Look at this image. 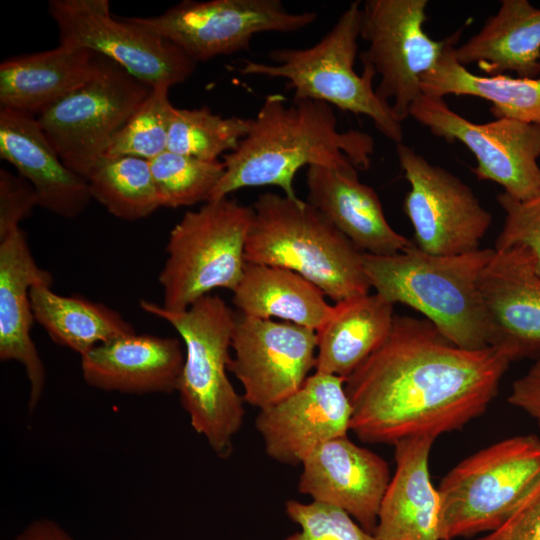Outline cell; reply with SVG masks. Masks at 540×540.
I'll list each match as a JSON object with an SVG mask.
<instances>
[{"mask_svg": "<svg viewBox=\"0 0 540 540\" xmlns=\"http://www.w3.org/2000/svg\"><path fill=\"white\" fill-rule=\"evenodd\" d=\"M511 361L456 346L427 319L395 315L385 341L346 379L351 431L363 442L436 439L482 415Z\"/></svg>", "mask_w": 540, "mask_h": 540, "instance_id": "cell-1", "label": "cell"}, {"mask_svg": "<svg viewBox=\"0 0 540 540\" xmlns=\"http://www.w3.org/2000/svg\"><path fill=\"white\" fill-rule=\"evenodd\" d=\"M374 140L366 132L341 131L333 107L310 99L270 94L252 118L238 147L222 157L225 172L211 199L242 188L278 186L284 195L297 198L294 178L304 166L369 168Z\"/></svg>", "mask_w": 540, "mask_h": 540, "instance_id": "cell-2", "label": "cell"}, {"mask_svg": "<svg viewBox=\"0 0 540 540\" xmlns=\"http://www.w3.org/2000/svg\"><path fill=\"white\" fill-rule=\"evenodd\" d=\"M494 249L438 256L414 244L392 255L363 253L370 286L382 298L407 305L425 316L458 347L470 350L489 346V321L479 278Z\"/></svg>", "mask_w": 540, "mask_h": 540, "instance_id": "cell-3", "label": "cell"}, {"mask_svg": "<svg viewBox=\"0 0 540 540\" xmlns=\"http://www.w3.org/2000/svg\"><path fill=\"white\" fill-rule=\"evenodd\" d=\"M245 244L247 263L298 273L339 302L369 294L361 252L307 201L272 192L258 196Z\"/></svg>", "mask_w": 540, "mask_h": 540, "instance_id": "cell-4", "label": "cell"}, {"mask_svg": "<svg viewBox=\"0 0 540 540\" xmlns=\"http://www.w3.org/2000/svg\"><path fill=\"white\" fill-rule=\"evenodd\" d=\"M139 306L178 332L185 349L177 386L181 406L216 455L230 456L245 415L243 396L227 375L235 310L211 294L180 312L144 299Z\"/></svg>", "mask_w": 540, "mask_h": 540, "instance_id": "cell-5", "label": "cell"}, {"mask_svg": "<svg viewBox=\"0 0 540 540\" xmlns=\"http://www.w3.org/2000/svg\"><path fill=\"white\" fill-rule=\"evenodd\" d=\"M361 6L360 1L350 3L329 32L313 46L274 49L268 57L275 64L243 59L234 70L242 75L284 78L294 91L293 99L321 101L367 116L381 134L399 144L403 140L402 125L390 104L376 95L375 72L368 66H363L361 75L354 70Z\"/></svg>", "mask_w": 540, "mask_h": 540, "instance_id": "cell-6", "label": "cell"}, {"mask_svg": "<svg viewBox=\"0 0 540 540\" xmlns=\"http://www.w3.org/2000/svg\"><path fill=\"white\" fill-rule=\"evenodd\" d=\"M252 206L228 196L187 211L171 229L159 273L162 307L180 312L217 288L232 292L246 265Z\"/></svg>", "mask_w": 540, "mask_h": 540, "instance_id": "cell-7", "label": "cell"}, {"mask_svg": "<svg viewBox=\"0 0 540 540\" xmlns=\"http://www.w3.org/2000/svg\"><path fill=\"white\" fill-rule=\"evenodd\" d=\"M539 478L536 435L503 439L468 456L437 487L441 540L496 530Z\"/></svg>", "mask_w": 540, "mask_h": 540, "instance_id": "cell-8", "label": "cell"}, {"mask_svg": "<svg viewBox=\"0 0 540 540\" xmlns=\"http://www.w3.org/2000/svg\"><path fill=\"white\" fill-rule=\"evenodd\" d=\"M152 88L97 54L94 75L36 118L61 161L86 178Z\"/></svg>", "mask_w": 540, "mask_h": 540, "instance_id": "cell-9", "label": "cell"}, {"mask_svg": "<svg viewBox=\"0 0 540 540\" xmlns=\"http://www.w3.org/2000/svg\"><path fill=\"white\" fill-rule=\"evenodd\" d=\"M427 6V0H367L361 6L360 38L368 47L360 60L379 76L376 95L401 123L410 117L423 94V76L437 65L450 38L437 41L425 32Z\"/></svg>", "mask_w": 540, "mask_h": 540, "instance_id": "cell-10", "label": "cell"}, {"mask_svg": "<svg viewBox=\"0 0 540 540\" xmlns=\"http://www.w3.org/2000/svg\"><path fill=\"white\" fill-rule=\"evenodd\" d=\"M48 13L59 45L112 60L151 87L183 83L197 66L172 42L129 18H114L108 0H51Z\"/></svg>", "mask_w": 540, "mask_h": 540, "instance_id": "cell-11", "label": "cell"}, {"mask_svg": "<svg viewBox=\"0 0 540 540\" xmlns=\"http://www.w3.org/2000/svg\"><path fill=\"white\" fill-rule=\"evenodd\" d=\"M315 11L291 12L280 0L181 1L158 16L129 17L178 46L194 62L248 50L256 34L296 32Z\"/></svg>", "mask_w": 540, "mask_h": 540, "instance_id": "cell-12", "label": "cell"}, {"mask_svg": "<svg viewBox=\"0 0 540 540\" xmlns=\"http://www.w3.org/2000/svg\"><path fill=\"white\" fill-rule=\"evenodd\" d=\"M410 116L432 134L459 141L474 155V174L492 181L519 201L540 197V124L509 118L474 123L453 111L443 98L422 94Z\"/></svg>", "mask_w": 540, "mask_h": 540, "instance_id": "cell-13", "label": "cell"}, {"mask_svg": "<svg viewBox=\"0 0 540 540\" xmlns=\"http://www.w3.org/2000/svg\"><path fill=\"white\" fill-rule=\"evenodd\" d=\"M396 153L410 185L404 211L413 227L414 245L438 256L479 249L492 218L472 189L407 145L396 144Z\"/></svg>", "mask_w": 540, "mask_h": 540, "instance_id": "cell-14", "label": "cell"}, {"mask_svg": "<svg viewBox=\"0 0 540 540\" xmlns=\"http://www.w3.org/2000/svg\"><path fill=\"white\" fill-rule=\"evenodd\" d=\"M228 371L244 402L259 409L297 391L315 369L316 331L291 322L245 316L235 310Z\"/></svg>", "mask_w": 540, "mask_h": 540, "instance_id": "cell-15", "label": "cell"}, {"mask_svg": "<svg viewBox=\"0 0 540 540\" xmlns=\"http://www.w3.org/2000/svg\"><path fill=\"white\" fill-rule=\"evenodd\" d=\"M345 382L343 377L315 371L293 394L260 409L255 426L267 455L297 466L322 443L347 436L352 406Z\"/></svg>", "mask_w": 540, "mask_h": 540, "instance_id": "cell-16", "label": "cell"}, {"mask_svg": "<svg viewBox=\"0 0 540 540\" xmlns=\"http://www.w3.org/2000/svg\"><path fill=\"white\" fill-rule=\"evenodd\" d=\"M479 289L489 321V346L511 362L540 355V275L523 246L495 250Z\"/></svg>", "mask_w": 540, "mask_h": 540, "instance_id": "cell-17", "label": "cell"}, {"mask_svg": "<svg viewBox=\"0 0 540 540\" xmlns=\"http://www.w3.org/2000/svg\"><path fill=\"white\" fill-rule=\"evenodd\" d=\"M301 466L300 493L345 511L365 530L374 533L391 479L382 457L342 436L319 445Z\"/></svg>", "mask_w": 540, "mask_h": 540, "instance_id": "cell-18", "label": "cell"}, {"mask_svg": "<svg viewBox=\"0 0 540 540\" xmlns=\"http://www.w3.org/2000/svg\"><path fill=\"white\" fill-rule=\"evenodd\" d=\"M53 285L52 274L35 261L25 232L18 228L0 240V360L20 363L29 381L28 410L36 409L46 369L30 331L34 314L31 287Z\"/></svg>", "mask_w": 540, "mask_h": 540, "instance_id": "cell-19", "label": "cell"}, {"mask_svg": "<svg viewBox=\"0 0 540 540\" xmlns=\"http://www.w3.org/2000/svg\"><path fill=\"white\" fill-rule=\"evenodd\" d=\"M176 337L133 333L97 345L81 356L86 384L124 394L172 393L185 359Z\"/></svg>", "mask_w": 540, "mask_h": 540, "instance_id": "cell-20", "label": "cell"}, {"mask_svg": "<svg viewBox=\"0 0 540 540\" xmlns=\"http://www.w3.org/2000/svg\"><path fill=\"white\" fill-rule=\"evenodd\" d=\"M0 157L33 186L38 206L55 215L75 218L92 200L87 179L61 161L36 116L0 108Z\"/></svg>", "mask_w": 540, "mask_h": 540, "instance_id": "cell-21", "label": "cell"}, {"mask_svg": "<svg viewBox=\"0 0 540 540\" xmlns=\"http://www.w3.org/2000/svg\"><path fill=\"white\" fill-rule=\"evenodd\" d=\"M352 166H309L307 202L317 208L361 252L392 255L414 243L388 223L375 190L362 183Z\"/></svg>", "mask_w": 540, "mask_h": 540, "instance_id": "cell-22", "label": "cell"}, {"mask_svg": "<svg viewBox=\"0 0 540 540\" xmlns=\"http://www.w3.org/2000/svg\"><path fill=\"white\" fill-rule=\"evenodd\" d=\"M429 436L396 444V469L381 502L376 540H441V503L429 473Z\"/></svg>", "mask_w": 540, "mask_h": 540, "instance_id": "cell-23", "label": "cell"}, {"mask_svg": "<svg viewBox=\"0 0 540 540\" xmlns=\"http://www.w3.org/2000/svg\"><path fill=\"white\" fill-rule=\"evenodd\" d=\"M96 69L97 54L62 45L6 59L0 65L1 108L39 115L87 82Z\"/></svg>", "mask_w": 540, "mask_h": 540, "instance_id": "cell-24", "label": "cell"}, {"mask_svg": "<svg viewBox=\"0 0 540 540\" xmlns=\"http://www.w3.org/2000/svg\"><path fill=\"white\" fill-rule=\"evenodd\" d=\"M496 14L462 45L455 47L463 66L476 63L487 75L540 74V9L528 0H503Z\"/></svg>", "mask_w": 540, "mask_h": 540, "instance_id": "cell-25", "label": "cell"}, {"mask_svg": "<svg viewBox=\"0 0 540 540\" xmlns=\"http://www.w3.org/2000/svg\"><path fill=\"white\" fill-rule=\"evenodd\" d=\"M394 317L393 304L377 293L336 302L316 332L315 371L347 379L385 341Z\"/></svg>", "mask_w": 540, "mask_h": 540, "instance_id": "cell-26", "label": "cell"}, {"mask_svg": "<svg viewBox=\"0 0 540 540\" xmlns=\"http://www.w3.org/2000/svg\"><path fill=\"white\" fill-rule=\"evenodd\" d=\"M232 303L245 316L279 318L316 332L333 311L322 290L298 273L247 262Z\"/></svg>", "mask_w": 540, "mask_h": 540, "instance_id": "cell-27", "label": "cell"}, {"mask_svg": "<svg viewBox=\"0 0 540 540\" xmlns=\"http://www.w3.org/2000/svg\"><path fill=\"white\" fill-rule=\"evenodd\" d=\"M460 32L449 36L437 65L423 76V94L438 98L446 95L479 97L492 103L490 110L495 118L540 124V78L473 74L455 56Z\"/></svg>", "mask_w": 540, "mask_h": 540, "instance_id": "cell-28", "label": "cell"}, {"mask_svg": "<svg viewBox=\"0 0 540 540\" xmlns=\"http://www.w3.org/2000/svg\"><path fill=\"white\" fill-rule=\"evenodd\" d=\"M51 288L31 287L30 300L35 321L56 344L82 356L97 345L136 333L116 310L77 295H58Z\"/></svg>", "mask_w": 540, "mask_h": 540, "instance_id": "cell-29", "label": "cell"}, {"mask_svg": "<svg viewBox=\"0 0 540 540\" xmlns=\"http://www.w3.org/2000/svg\"><path fill=\"white\" fill-rule=\"evenodd\" d=\"M86 179L92 199L119 219L140 220L161 207L147 159L103 155Z\"/></svg>", "mask_w": 540, "mask_h": 540, "instance_id": "cell-30", "label": "cell"}, {"mask_svg": "<svg viewBox=\"0 0 540 540\" xmlns=\"http://www.w3.org/2000/svg\"><path fill=\"white\" fill-rule=\"evenodd\" d=\"M252 118L223 117L208 107L173 108L167 150L214 162L234 151L247 135Z\"/></svg>", "mask_w": 540, "mask_h": 540, "instance_id": "cell-31", "label": "cell"}, {"mask_svg": "<svg viewBox=\"0 0 540 540\" xmlns=\"http://www.w3.org/2000/svg\"><path fill=\"white\" fill-rule=\"evenodd\" d=\"M161 207L208 202L224 175L222 161L208 162L166 150L149 160Z\"/></svg>", "mask_w": 540, "mask_h": 540, "instance_id": "cell-32", "label": "cell"}, {"mask_svg": "<svg viewBox=\"0 0 540 540\" xmlns=\"http://www.w3.org/2000/svg\"><path fill=\"white\" fill-rule=\"evenodd\" d=\"M169 88L153 87L123 128L115 135L104 155L134 156L151 160L167 150L174 106Z\"/></svg>", "mask_w": 540, "mask_h": 540, "instance_id": "cell-33", "label": "cell"}, {"mask_svg": "<svg viewBox=\"0 0 540 540\" xmlns=\"http://www.w3.org/2000/svg\"><path fill=\"white\" fill-rule=\"evenodd\" d=\"M285 512L300 527L285 540H376L373 533L334 506L292 499L285 503Z\"/></svg>", "mask_w": 540, "mask_h": 540, "instance_id": "cell-34", "label": "cell"}, {"mask_svg": "<svg viewBox=\"0 0 540 540\" xmlns=\"http://www.w3.org/2000/svg\"><path fill=\"white\" fill-rule=\"evenodd\" d=\"M496 199L505 218L494 249L523 246L531 254L540 275V197L519 201L502 192Z\"/></svg>", "mask_w": 540, "mask_h": 540, "instance_id": "cell-35", "label": "cell"}, {"mask_svg": "<svg viewBox=\"0 0 540 540\" xmlns=\"http://www.w3.org/2000/svg\"><path fill=\"white\" fill-rule=\"evenodd\" d=\"M38 198L33 186L22 176L6 169L0 170V240L20 228Z\"/></svg>", "mask_w": 540, "mask_h": 540, "instance_id": "cell-36", "label": "cell"}, {"mask_svg": "<svg viewBox=\"0 0 540 540\" xmlns=\"http://www.w3.org/2000/svg\"><path fill=\"white\" fill-rule=\"evenodd\" d=\"M473 540H540V478L500 527Z\"/></svg>", "mask_w": 540, "mask_h": 540, "instance_id": "cell-37", "label": "cell"}, {"mask_svg": "<svg viewBox=\"0 0 540 540\" xmlns=\"http://www.w3.org/2000/svg\"><path fill=\"white\" fill-rule=\"evenodd\" d=\"M508 402L535 420L540 428V355L511 387Z\"/></svg>", "mask_w": 540, "mask_h": 540, "instance_id": "cell-38", "label": "cell"}, {"mask_svg": "<svg viewBox=\"0 0 540 540\" xmlns=\"http://www.w3.org/2000/svg\"><path fill=\"white\" fill-rule=\"evenodd\" d=\"M13 540H75L58 523L40 518L30 522Z\"/></svg>", "mask_w": 540, "mask_h": 540, "instance_id": "cell-39", "label": "cell"}]
</instances>
